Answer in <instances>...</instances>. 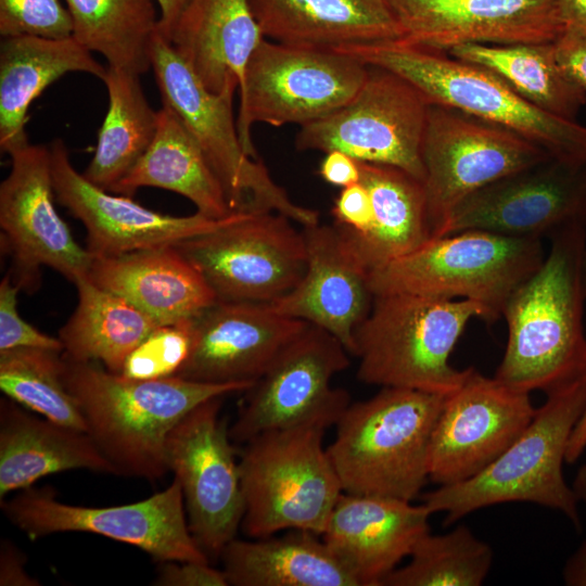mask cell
<instances>
[{"label": "cell", "mask_w": 586, "mask_h": 586, "mask_svg": "<svg viewBox=\"0 0 586 586\" xmlns=\"http://www.w3.org/2000/svg\"><path fill=\"white\" fill-rule=\"evenodd\" d=\"M540 266L508 298V328L495 378L523 392L549 393L586 374V226L553 232Z\"/></svg>", "instance_id": "1"}, {"label": "cell", "mask_w": 586, "mask_h": 586, "mask_svg": "<svg viewBox=\"0 0 586 586\" xmlns=\"http://www.w3.org/2000/svg\"><path fill=\"white\" fill-rule=\"evenodd\" d=\"M63 361L64 384L84 415L87 433L118 475L150 482L169 471L167 437L188 412L208 399L253 385L200 383L177 375L133 380L98 362L64 357Z\"/></svg>", "instance_id": "2"}, {"label": "cell", "mask_w": 586, "mask_h": 586, "mask_svg": "<svg viewBox=\"0 0 586 586\" xmlns=\"http://www.w3.org/2000/svg\"><path fill=\"white\" fill-rule=\"evenodd\" d=\"M473 318L492 321L486 307L469 300L415 294L374 295L354 333L360 382L448 395L464 381L450 355Z\"/></svg>", "instance_id": "3"}, {"label": "cell", "mask_w": 586, "mask_h": 586, "mask_svg": "<svg viewBox=\"0 0 586 586\" xmlns=\"http://www.w3.org/2000/svg\"><path fill=\"white\" fill-rule=\"evenodd\" d=\"M444 395L382 387L349 404L327 447L344 493L412 501L429 480L428 451Z\"/></svg>", "instance_id": "4"}, {"label": "cell", "mask_w": 586, "mask_h": 586, "mask_svg": "<svg viewBox=\"0 0 586 586\" xmlns=\"http://www.w3.org/2000/svg\"><path fill=\"white\" fill-rule=\"evenodd\" d=\"M334 50L399 75L430 104L453 107L506 127L559 162L586 166V126L542 111L485 67L403 39Z\"/></svg>", "instance_id": "5"}, {"label": "cell", "mask_w": 586, "mask_h": 586, "mask_svg": "<svg viewBox=\"0 0 586 586\" xmlns=\"http://www.w3.org/2000/svg\"><path fill=\"white\" fill-rule=\"evenodd\" d=\"M546 395L524 432L486 469L421 496L432 513L445 512L444 525L484 507L522 501L558 510L582 531L579 500L565 482L562 466L570 435L586 406V374Z\"/></svg>", "instance_id": "6"}, {"label": "cell", "mask_w": 586, "mask_h": 586, "mask_svg": "<svg viewBox=\"0 0 586 586\" xmlns=\"http://www.w3.org/2000/svg\"><path fill=\"white\" fill-rule=\"evenodd\" d=\"M335 416H320L251 438L241 450V527L252 538L305 530L321 536L343 493L323 447Z\"/></svg>", "instance_id": "7"}, {"label": "cell", "mask_w": 586, "mask_h": 586, "mask_svg": "<svg viewBox=\"0 0 586 586\" xmlns=\"http://www.w3.org/2000/svg\"><path fill=\"white\" fill-rule=\"evenodd\" d=\"M540 239L466 230L431 238L368 273L372 295L469 300L501 317L512 292L543 263Z\"/></svg>", "instance_id": "8"}, {"label": "cell", "mask_w": 586, "mask_h": 586, "mask_svg": "<svg viewBox=\"0 0 586 586\" xmlns=\"http://www.w3.org/2000/svg\"><path fill=\"white\" fill-rule=\"evenodd\" d=\"M151 68L162 105L171 109L195 138L233 212L273 211L302 227L320 222L319 212L294 203L259 157L245 151L233 117L235 91H209L160 31L151 47Z\"/></svg>", "instance_id": "9"}, {"label": "cell", "mask_w": 586, "mask_h": 586, "mask_svg": "<svg viewBox=\"0 0 586 586\" xmlns=\"http://www.w3.org/2000/svg\"><path fill=\"white\" fill-rule=\"evenodd\" d=\"M369 65L330 49L264 38L250 56L239 87L237 126L245 151L258 157L251 139L255 123L304 126L351 101Z\"/></svg>", "instance_id": "10"}, {"label": "cell", "mask_w": 586, "mask_h": 586, "mask_svg": "<svg viewBox=\"0 0 586 586\" xmlns=\"http://www.w3.org/2000/svg\"><path fill=\"white\" fill-rule=\"evenodd\" d=\"M552 158L523 136L459 110L431 104L421 146L431 238L473 192Z\"/></svg>", "instance_id": "11"}, {"label": "cell", "mask_w": 586, "mask_h": 586, "mask_svg": "<svg viewBox=\"0 0 586 586\" xmlns=\"http://www.w3.org/2000/svg\"><path fill=\"white\" fill-rule=\"evenodd\" d=\"M174 245L218 301L269 304L289 293L306 270L303 230L273 211L237 212L218 229Z\"/></svg>", "instance_id": "12"}, {"label": "cell", "mask_w": 586, "mask_h": 586, "mask_svg": "<svg viewBox=\"0 0 586 586\" xmlns=\"http://www.w3.org/2000/svg\"><path fill=\"white\" fill-rule=\"evenodd\" d=\"M399 75L369 65L357 94L334 112L301 126L300 151L344 152L358 162L394 166L421 182V146L430 107Z\"/></svg>", "instance_id": "13"}, {"label": "cell", "mask_w": 586, "mask_h": 586, "mask_svg": "<svg viewBox=\"0 0 586 586\" xmlns=\"http://www.w3.org/2000/svg\"><path fill=\"white\" fill-rule=\"evenodd\" d=\"M1 507L8 520L30 539L87 532L132 545L160 563L208 562L190 532L182 491L176 479L164 491L122 506H73L58 500L50 487H28L2 500Z\"/></svg>", "instance_id": "14"}, {"label": "cell", "mask_w": 586, "mask_h": 586, "mask_svg": "<svg viewBox=\"0 0 586 586\" xmlns=\"http://www.w3.org/2000/svg\"><path fill=\"white\" fill-rule=\"evenodd\" d=\"M221 398L188 412L166 442L167 467L180 484L190 532L207 557H220L244 514L239 461L219 417Z\"/></svg>", "instance_id": "15"}, {"label": "cell", "mask_w": 586, "mask_h": 586, "mask_svg": "<svg viewBox=\"0 0 586 586\" xmlns=\"http://www.w3.org/2000/svg\"><path fill=\"white\" fill-rule=\"evenodd\" d=\"M9 155L11 169L0 184V227L12 279L31 291L42 266L74 284L88 278L93 257L75 241L54 205L50 148L28 143Z\"/></svg>", "instance_id": "16"}, {"label": "cell", "mask_w": 586, "mask_h": 586, "mask_svg": "<svg viewBox=\"0 0 586 586\" xmlns=\"http://www.w3.org/2000/svg\"><path fill=\"white\" fill-rule=\"evenodd\" d=\"M348 354L334 335L308 323L245 391L229 428L233 444L320 416L340 418L351 404L349 395L332 387L331 380L349 366Z\"/></svg>", "instance_id": "17"}, {"label": "cell", "mask_w": 586, "mask_h": 586, "mask_svg": "<svg viewBox=\"0 0 586 586\" xmlns=\"http://www.w3.org/2000/svg\"><path fill=\"white\" fill-rule=\"evenodd\" d=\"M530 393L469 368L462 384L445 396L428 451L429 480L451 485L482 472L531 423Z\"/></svg>", "instance_id": "18"}, {"label": "cell", "mask_w": 586, "mask_h": 586, "mask_svg": "<svg viewBox=\"0 0 586 586\" xmlns=\"http://www.w3.org/2000/svg\"><path fill=\"white\" fill-rule=\"evenodd\" d=\"M574 225L586 226V166L550 158L470 194L453 211L442 235L481 230L542 239Z\"/></svg>", "instance_id": "19"}, {"label": "cell", "mask_w": 586, "mask_h": 586, "mask_svg": "<svg viewBox=\"0 0 586 586\" xmlns=\"http://www.w3.org/2000/svg\"><path fill=\"white\" fill-rule=\"evenodd\" d=\"M55 200L79 219L87 231L92 257H112L130 252L174 245L229 222L237 212L221 218L200 213L171 216L149 209L129 196L114 195L91 183L72 165L61 139L50 145Z\"/></svg>", "instance_id": "20"}, {"label": "cell", "mask_w": 586, "mask_h": 586, "mask_svg": "<svg viewBox=\"0 0 586 586\" xmlns=\"http://www.w3.org/2000/svg\"><path fill=\"white\" fill-rule=\"evenodd\" d=\"M405 37L449 51L463 43L555 42L563 33L558 0H387Z\"/></svg>", "instance_id": "21"}, {"label": "cell", "mask_w": 586, "mask_h": 586, "mask_svg": "<svg viewBox=\"0 0 586 586\" xmlns=\"http://www.w3.org/2000/svg\"><path fill=\"white\" fill-rule=\"evenodd\" d=\"M307 324L266 303L218 301L194 319L192 348L176 375L200 383L254 384Z\"/></svg>", "instance_id": "22"}, {"label": "cell", "mask_w": 586, "mask_h": 586, "mask_svg": "<svg viewBox=\"0 0 586 586\" xmlns=\"http://www.w3.org/2000/svg\"><path fill=\"white\" fill-rule=\"evenodd\" d=\"M397 498L342 493L321 538L359 586H382L430 532L432 512Z\"/></svg>", "instance_id": "23"}, {"label": "cell", "mask_w": 586, "mask_h": 586, "mask_svg": "<svg viewBox=\"0 0 586 586\" xmlns=\"http://www.w3.org/2000/svg\"><path fill=\"white\" fill-rule=\"evenodd\" d=\"M302 230L305 273L289 293L269 306L278 314L324 329L353 355L355 330L368 316L373 301L368 273L333 225L319 222Z\"/></svg>", "instance_id": "24"}, {"label": "cell", "mask_w": 586, "mask_h": 586, "mask_svg": "<svg viewBox=\"0 0 586 586\" xmlns=\"http://www.w3.org/2000/svg\"><path fill=\"white\" fill-rule=\"evenodd\" d=\"M88 279L158 324L195 319L218 302L200 271L175 245L93 257Z\"/></svg>", "instance_id": "25"}, {"label": "cell", "mask_w": 586, "mask_h": 586, "mask_svg": "<svg viewBox=\"0 0 586 586\" xmlns=\"http://www.w3.org/2000/svg\"><path fill=\"white\" fill-rule=\"evenodd\" d=\"M265 38L295 46L339 49L402 40L387 0H249Z\"/></svg>", "instance_id": "26"}, {"label": "cell", "mask_w": 586, "mask_h": 586, "mask_svg": "<svg viewBox=\"0 0 586 586\" xmlns=\"http://www.w3.org/2000/svg\"><path fill=\"white\" fill-rule=\"evenodd\" d=\"M78 469L118 474L87 432L0 399V502L49 474Z\"/></svg>", "instance_id": "27"}, {"label": "cell", "mask_w": 586, "mask_h": 586, "mask_svg": "<svg viewBox=\"0 0 586 586\" xmlns=\"http://www.w3.org/2000/svg\"><path fill=\"white\" fill-rule=\"evenodd\" d=\"M265 37L249 0H190L169 42L212 92L237 91Z\"/></svg>", "instance_id": "28"}, {"label": "cell", "mask_w": 586, "mask_h": 586, "mask_svg": "<svg viewBox=\"0 0 586 586\" xmlns=\"http://www.w3.org/2000/svg\"><path fill=\"white\" fill-rule=\"evenodd\" d=\"M82 72L103 80L106 68L73 36L2 37L0 42V148L11 154L29 143L26 116L30 104L62 76Z\"/></svg>", "instance_id": "29"}, {"label": "cell", "mask_w": 586, "mask_h": 586, "mask_svg": "<svg viewBox=\"0 0 586 586\" xmlns=\"http://www.w3.org/2000/svg\"><path fill=\"white\" fill-rule=\"evenodd\" d=\"M360 182L372 206L371 226L361 232L335 227L344 245L367 272L404 256L431 239L423 184L405 170L359 162Z\"/></svg>", "instance_id": "30"}, {"label": "cell", "mask_w": 586, "mask_h": 586, "mask_svg": "<svg viewBox=\"0 0 586 586\" xmlns=\"http://www.w3.org/2000/svg\"><path fill=\"white\" fill-rule=\"evenodd\" d=\"M318 534L289 530L244 540L233 538L220 553L233 586H359Z\"/></svg>", "instance_id": "31"}, {"label": "cell", "mask_w": 586, "mask_h": 586, "mask_svg": "<svg viewBox=\"0 0 586 586\" xmlns=\"http://www.w3.org/2000/svg\"><path fill=\"white\" fill-rule=\"evenodd\" d=\"M157 116L152 143L112 193L131 198L142 187L160 188L187 198L206 217L233 214L221 182L182 120L165 105Z\"/></svg>", "instance_id": "32"}, {"label": "cell", "mask_w": 586, "mask_h": 586, "mask_svg": "<svg viewBox=\"0 0 586 586\" xmlns=\"http://www.w3.org/2000/svg\"><path fill=\"white\" fill-rule=\"evenodd\" d=\"M75 285L78 304L59 331L62 356L72 361L101 362L106 370L119 373L128 355L161 324L88 278Z\"/></svg>", "instance_id": "33"}, {"label": "cell", "mask_w": 586, "mask_h": 586, "mask_svg": "<svg viewBox=\"0 0 586 586\" xmlns=\"http://www.w3.org/2000/svg\"><path fill=\"white\" fill-rule=\"evenodd\" d=\"M448 53L487 68L531 104L557 117L575 120L586 104V92L559 65L553 42L463 43Z\"/></svg>", "instance_id": "34"}, {"label": "cell", "mask_w": 586, "mask_h": 586, "mask_svg": "<svg viewBox=\"0 0 586 586\" xmlns=\"http://www.w3.org/2000/svg\"><path fill=\"white\" fill-rule=\"evenodd\" d=\"M103 82L107 111L94 154L82 175L97 187L113 192L152 143L158 116L146 100L139 75L107 66Z\"/></svg>", "instance_id": "35"}, {"label": "cell", "mask_w": 586, "mask_h": 586, "mask_svg": "<svg viewBox=\"0 0 586 586\" xmlns=\"http://www.w3.org/2000/svg\"><path fill=\"white\" fill-rule=\"evenodd\" d=\"M73 37L109 66L142 75L158 31L155 0H65Z\"/></svg>", "instance_id": "36"}, {"label": "cell", "mask_w": 586, "mask_h": 586, "mask_svg": "<svg viewBox=\"0 0 586 586\" xmlns=\"http://www.w3.org/2000/svg\"><path fill=\"white\" fill-rule=\"evenodd\" d=\"M409 562L397 566L382 586H480L493 562L491 546L469 527L458 525L443 535L420 538Z\"/></svg>", "instance_id": "37"}, {"label": "cell", "mask_w": 586, "mask_h": 586, "mask_svg": "<svg viewBox=\"0 0 586 586\" xmlns=\"http://www.w3.org/2000/svg\"><path fill=\"white\" fill-rule=\"evenodd\" d=\"M61 352L20 347L0 352V387L7 397L65 426L87 423L63 381Z\"/></svg>", "instance_id": "38"}, {"label": "cell", "mask_w": 586, "mask_h": 586, "mask_svg": "<svg viewBox=\"0 0 586 586\" xmlns=\"http://www.w3.org/2000/svg\"><path fill=\"white\" fill-rule=\"evenodd\" d=\"M194 319L156 327L126 358L118 374L133 380L174 377L187 361Z\"/></svg>", "instance_id": "39"}, {"label": "cell", "mask_w": 586, "mask_h": 586, "mask_svg": "<svg viewBox=\"0 0 586 586\" xmlns=\"http://www.w3.org/2000/svg\"><path fill=\"white\" fill-rule=\"evenodd\" d=\"M0 34L63 39L73 36V23L60 0H0Z\"/></svg>", "instance_id": "40"}, {"label": "cell", "mask_w": 586, "mask_h": 586, "mask_svg": "<svg viewBox=\"0 0 586 586\" xmlns=\"http://www.w3.org/2000/svg\"><path fill=\"white\" fill-rule=\"evenodd\" d=\"M21 286L11 275L4 276L0 282V352L31 347L63 352L59 337L44 334L26 322L17 311V294Z\"/></svg>", "instance_id": "41"}, {"label": "cell", "mask_w": 586, "mask_h": 586, "mask_svg": "<svg viewBox=\"0 0 586 586\" xmlns=\"http://www.w3.org/2000/svg\"><path fill=\"white\" fill-rule=\"evenodd\" d=\"M331 214L336 228L361 232L367 230L373 220V206L368 189L361 183L342 188L334 200Z\"/></svg>", "instance_id": "42"}, {"label": "cell", "mask_w": 586, "mask_h": 586, "mask_svg": "<svg viewBox=\"0 0 586 586\" xmlns=\"http://www.w3.org/2000/svg\"><path fill=\"white\" fill-rule=\"evenodd\" d=\"M153 585L157 586H227L222 571L208 562L165 561L161 562Z\"/></svg>", "instance_id": "43"}, {"label": "cell", "mask_w": 586, "mask_h": 586, "mask_svg": "<svg viewBox=\"0 0 586 586\" xmlns=\"http://www.w3.org/2000/svg\"><path fill=\"white\" fill-rule=\"evenodd\" d=\"M553 44L563 72L586 92V41L563 30Z\"/></svg>", "instance_id": "44"}, {"label": "cell", "mask_w": 586, "mask_h": 586, "mask_svg": "<svg viewBox=\"0 0 586 586\" xmlns=\"http://www.w3.org/2000/svg\"><path fill=\"white\" fill-rule=\"evenodd\" d=\"M318 174L326 182L341 188L360 182L359 162L341 151L326 153Z\"/></svg>", "instance_id": "45"}, {"label": "cell", "mask_w": 586, "mask_h": 586, "mask_svg": "<svg viewBox=\"0 0 586 586\" xmlns=\"http://www.w3.org/2000/svg\"><path fill=\"white\" fill-rule=\"evenodd\" d=\"M0 585L38 586L39 581L27 574L22 552L8 539L0 547Z\"/></svg>", "instance_id": "46"}, {"label": "cell", "mask_w": 586, "mask_h": 586, "mask_svg": "<svg viewBox=\"0 0 586 586\" xmlns=\"http://www.w3.org/2000/svg\"><path fill=\"white\" fill-rule=\"evenodd\" d=\"M564 30L586 41V0H558Z\"/></svg>", "instance_id": "47"}, {"label": "cell", "mask_w": 586, "mask_h": 586, "mask_svg": "<svg viewBox=\"0 0 586 586\" xmlns=\"http://www.w3.org/2000/svg\"><path fill=\"white\" fill-rule=\"evenodd\" d=\"M562 577L568 586H586V539L565 561Z\"/></svg>", "instance_id": "48"}, {"label": "cell", "mask_w": 586, "mask_h": 586, "mask_svg": "<svg viewBox=\"0 0 586 586\" xmlns=\"http://www.w3.org/2000/svg\"><path fill=\"white\" fill-rule=\"evenodd\" d=\"M160 9L158 31L167 40L190 0H155Z\"/></svg>", "instance_id": "49"}, {"label": "cell", "mask_w": 586, "mask_h": 586, "mask_svg": "<svg viewBox=\"0 0 586 586\" xmlns=\"http://www.w3.org/2000/svg\"><path fill=\"white\" fill-rule=\"evenodd\" d=\"M586 449V406L585 409L576 422L565 451V462L574 463L583 455Z\"/></svg>", "instance_id": "50"}, {"label": "cell", "mask_w": 586, "mask_h": 586, "mask_svg": "<svg viewBox=\"0 0 586 586\" xmlns=\"http://www.w3.org/2000/svg\"><path fill=\"white\" fill-rule=\"evenodd\" d=\"M572 487L575 491L578 500L586 505V464L579 468Z\"/></svg>", "instance_id": "51"}]
</instances>
